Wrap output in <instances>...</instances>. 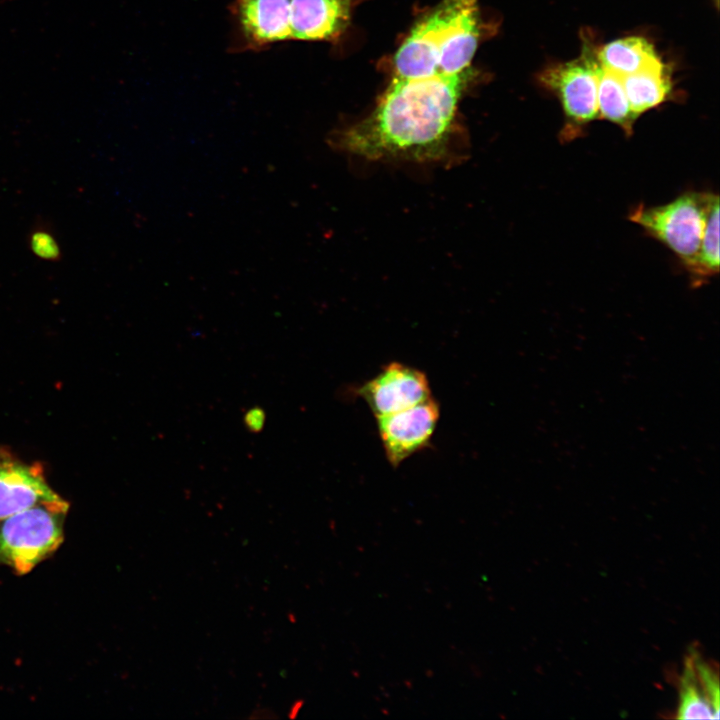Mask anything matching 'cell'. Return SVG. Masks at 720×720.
I'll list each match as a JSON object with an SVG mask.
<instances>
[{
	"label": "cell",
	"mask_w": 720,
	"mask_h": 720,
	"mask_svg": "<svg viewBox=\"0 0 720 720\" xmlns=\"http://www.w3.org/2000/svg\"><path fill=\"white\" fill-rule=\"evenodd\" d=\"M467 74L394 77L365 118L334 136V146L372 161L450 160L455 117Z\"/></svg>",
	"instance_id": "6da1fadb"
},
{
	"label": "cell",
	"mask_w": 720,
	"mask_h": 720,
	"mask_svg": "<svg viewBox=\"0 0 720 720\" xmlns=\"http://www.w3.org/2000/svg\"><path fill=\"white\" fill-rule=\"evenodd\" d=\"M480 36L477 0H442L412 28L394 55V77L468 71Z\"/></svg>",
	"instance_id": "7a4b0ae2"
},
{
	"label": "cell",
	"mask_w": 720,
	"mask_h": 720,
	"mask_svg": "<svg viewBox=\"0 0 720 720\" xmlns=\"http://www.w3.org/2000/svg\"><path fill=\"white\" fill-rule=\"evenodd\" d=\"M66 501L39 504L0 520V563L17 575L33 570L62 544Z\"/></svg>",
	"instance_id": "3957f363"
},
{
	"label": "cell",
	"mask_w": 720,
	"mask_h": 720,
	"mask_svg": "<svg viewBox=\"0 0 720 720\" xmlns=\"http://www.w3.org/2000/svg\"><path fill=\"white\" fill-rule=\"evenodd\" d=\"M713 196L712 193L686 192L664 205H639L629 218L686 265L699 249Z\"/></svg>",
	"instance_id": "277c9868"
},
{
	"label": "cell",
	"mask_w": 720,
	"mask_h": 720,
	"mask_svg": "<svg viewBox=\"0 0 720 720\" xmlns=\"http://www.w3.org/2000/svg\"><path fill=\"white\" fill-rule=\"evenodd\" d=\"M601 71L598 49L585 42L579 57L546 67L539 81L560 100L569 130L598 117L597 86Z\"/></svg>",
	"instance_id": "5b68a950"
},
{
	"label": "cell",
	"mask_w": 720,
	"mask_h": 720,
	"mask_svg": "<svg viewBox=\"0 0 720 720\" xmlns=\"http://www.w3.org/2000/svg\"><path fill=\"white\" fill-rule=\"evenodd\" d=\"M439 417V404L432 397L410 408L375 417L388 462L398 467L413 454L429 447Z\"/></svg>",
	"instance_id": "8992f818"
},
{
	"label": "cell",
	"mask_w": 720,
	"mask_h": 720,
	"mask_svg": "<svg viewBox=\"0 0 720 720\" xmlns=\"http://www.w3.org/2000/svg\"><path fill=\"white\" fill-rule=\"evenodd\" d=\"M375 417L392 414L431 396L424 372L400 362H390L356 390Z\"/></svg>",
	"instance_id": "52a82bcc"
},
{
	"label": "cell",
	"mask_w": 720,
	"mask_h": 720,
	"mask_svg": "<svg viewBox=\"0 0 720 720\" xmlns=\"http://www.w3.org/2000/svg\"><path fill=\"white\" fill-rule=\"evenodd\" d=\"M40 463H26L0 449V520L39 504L65 501L48 484Z\"/></svg>",
	"instance_id": "ba28073f"
},
{
	"label": "cell",
	"mask_w": 720,
	"mask_h": 720,
	"mask_svg": "<svg viewBox=\"0 0 720 720\" xmlns=\"http://www.w3.org/2000/svg\"><path fill=\"white\" fill-rule=\"evenodd\" d=\"M231 11L246 48L291 40L290 0H234Z\"/></svg>",
	"instance_id": "9c48e42d"
},
{
	"label": "cell",
	"mask_w": 720,
	"mask_h": 720,
	"mask_svg": "<svg viewBox=\"0 0 720 720\" xmlns=\"http://www.w3.org/2000/svg\"><path fill=\"white\" fill-rule=\"evenodd\" d=\"M679 688L678 719L719 717L718 674L696 652L686 657Z\"/></svg>",
	"instance_id": "30bf717a"
},
{
	"label": "cell",
	"mask_w": 720,
	"mask_h": 720,
	"mask_svg": "<svg viewBox=\"0 0 720 720\" xmlns=\"http://www.w3.org/2000/svg\"><path fill=\"white\" fill-rule=\"evenodd\" d=\"M352 0H290L291 40H332L351 17Z\"/></svg>",
	"instance_id": "8fae6325"
},
{
	"label": "cell",
	"mask_w": 720,
	"mask_h": 720,
	"mask_svg": "<svg viewBox=\"0 0 720 720\" xmlns=\"http://www.w3.org/2000/svg\"><path fill=\"white\" fill-rule=\"evenodd\" d=\"M622 81L630 107L637 117L662 104L672 92L671 71L662 60L622 77Z\"/></svg>",
	"instance_id": "7c38bea8"
},
{
	"label": "cell",
	"mask_w": 720,
	"mask_h": 720,
	"mask_svg": "<svg viewBox=\"0 0 720 720\" xmlns=\"http://www.w3.org/2000/svg\"><path fill=\"white\" fill-rule=\"evenodd\" d=\"M598 60L603 69L624 77L658 62L661 58L647 39L630 36L611 41L599 48Z\"/></svg>",
	"instance_id": "4fadbf2b"
},
{
	"label": "cell",
	"mask_w": 720,
	"mask_h": 720,
	"mask_svg": "<svg viewBox=\"0 0 720 720\" xmlns=\"http://www.w3.org/2000/svg\"><path fill=\"white\" fill-rule=\"evenodd\" d=\"M598 117L620 126L631 135L638 118L632 111L622 77L601 67L597 86Z\"/></svg>",
	"instance_id": "5bb4252c"
},
{
	"label": "cell",
	"mask_w": 720,
	"mask_h": 720,
	"mask_svg": "<svg viewBox=\"0 0 720 720\" xmlns=\"http://www.w3.org/2000/svg\"><path fill=\"white\" fill-rule=\"evenodd\" d=\"M693 279L702 281L719 271V197L714 194L707 214L699 249L693 259L684 265Z\"/></svg>",
	"instance_id": "9a60e30c"
},
{
	"label": "cell",
	"mask_w": 720,
	"mask_h": 720,
	"mask_svg": "<svg viewBox=\"0 0 720 720\" xmlns=\"http://www.w3.org/2000/svg\"><path fill=\"white\" fill-rule=\"evenodd\" d=\"M31 252L38 258L59 262L62 260V251L51 227L46 223H37L27 238Z\"/></svg>",
	"instance_id": "2e32d148"
},
{
	"label": "cell",
	"mask_w": 720,
	"mask_h": 720,
	"mask_svg": "<svg viewBox=\"0 0 720 720\" xmlns=\"http://www.w3.org/2000/svg\"><path fill=\"white\" fill-rule=\"evenodd\" d=\"M265 422V413L259 407H254L247 411L244 416V423L247 429L251 432H259Z\"/></svg>",
	"instance_id": "e0dca14e"
},
{
	"label": "cell",
	"mask_w": 720,
	"mask_h": 720,
	"mask_svg": "<svg viewBox=\"0 0 720 720\" xmlns=\"http://www.w3.org/2000/svg\"><path fill=\"white\" fill-rule=\"evenodd\" d=\"M302 704H303L302 701L294 703V705L292 706V708H291V710H290V715H289V716H290L291 718L297 716L299 710H300L301 707H302Z\"/></svg>",
	"instance_id": "ac0fdd59"
},
{
	"label": "cell",
	"mask_w": 720,
	"mask_h": 720,
	"mask_svg": "<svg viewBox=\"0 0 720 720\" xmlns=\"http://www.w3.org/2000/svg\"><path fill=\"white\" fill-rule=\"evenodd\" d=\"M715 1L718 2V0H715Z\"/></svg>",
	"instance_id": "d6986e66"
}]
</instances>
